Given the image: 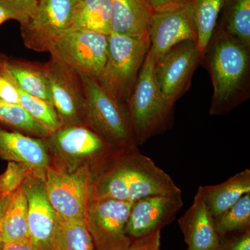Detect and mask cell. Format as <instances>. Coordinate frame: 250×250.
<instances>
[{"label": "cell", "mask_w": 250, "mask_h": 250, "mask_svg": "<svg viewBox=\"0 0 250 250\" xmlns=\"http://www.w3.org/2000/svg\"><path fill=\"white\" fill-rule=\"evenodd\" d=\"M213 221L220 238L250 228V192L243 195L231 208L213 218Z\"/></svg>", "instance_id": "obj_26"}, {"label": "cell", "mask_w": 250, "mask_h": 250, "mask_svg": "<svg viewBox=\"0 0 250 250\" xmlns=\"http://www.w3.org/2000/svg\"><path fill=\"white\" fill-rule=\"evenodd\" d=\"M45 140L0 128V157L28 166L34 174L43 177L49 164Z\"/></svg>", "instance_id": "obj_16"}, {"label": "cell", "mask_w": 250, "mask_h": 250, "mask_svg": "<svg viewBox=\"0 0 250 250\" xmlns=\"http://www.w3.org/2000/svg\"><path fill=\"white\" fill-rule=\"evenodd\" d=\"M150 48L149 35L130 36L111 32L107 54L97 82L118 101L127 104L135 83Z\"/></svg>", "instance_id": "obj_4"}, {"label": "cell", "mask_w": 250, "mask_h": 250, "mask_svg": "<svg viewBox=\"0 0 250 250\" xmlns=\"http://www.w3.org/2000/svg\"><path fill=\"white\" fill-rule=\"evenodd\" d=\"M10 20H14L18 22L20 21L19 17L14 11L3 3L0 2V25Z\"/></svg>", "instance_id": "obj_36"}, {"label": "cell", "mask_w": 250, "mask_h": 250, "mask_svg": "<svg viewBox=\"0 0 250 250\" xmlns=\"http://www.w3.org/2000/svg\"><path fill=\"white\" fill-rule=\"evenodd\" d=\"M111 32L130 36L148 35L154 14L147 0H110Z\"/></svg>", "instance_id": "obj_18"}, {"label": "cell", "mask_w": 250, "mask_h": 250, "mask_svg": "<svg viewBox=\"0 0 250 250\" xmlns=\"http://www.w3.org/2000/svg\"><path fill=\"white\" fill-rule=\"evenodd\" d=\"M197 192L203 198L210 214L216 218L250 192V170L246 169L217 185L200 187Z\"/></svg>", "instance_id": "obj_19"}, {"label": "cell", "mask_w": 250, "mask_h": 250, "mask_svg": "<svg viewBox=\"0 0 250 250\" xmlns=\"http://www.w3.org/2000/svg\"><path fill=\"white\" fill-rule=\"evenodd\" d=\"M31 173L34 172L24 164L9 161L6 170L0 176V195L11 196Z\"/></svg>", "instance_id": "obj_29"}, {"label": "cell", "mask_w": 250, "mask_h": 250, "mask_svg": "<svg viewBox=\"0 0 250 250\" xmlns=\"http://www.w3.org/2000/svg\"><path fill=\"white\" fill-rule=\"evenodd\" d=\"M184 205L182 193L152 195L133 203L126 232L131 239L152 234L173 221Z\"/></svg>", "instance_id": "obj_14"}, {"label": "cell", "mask_w": 250, "mask_h": 250, "mask_svg": "<svg viewBox=\"0 0 250 250\" xmlns=\"http://www.w3.org/2000/svg\"><path fill=\"white\" fill-rule=\"evenodd\" d=\"M93 182L89 164L69 171L47 167L44 176L46 195L61 220L86 219Z\"/></svg>", "instance_id": "obj_7"}, {"label": "cell", "mask_w": 250, "mask_h": 250, "mask_svg": "<svg viewBox=\"0 0 250 250\" xmlns=\"http://www.w3.org/2000/svg\"><path fill=\"white\" fill-rule=\"evenodd\" d=\"M0 250H42L30 238L15 243H5Z\"/></svg>", "instance_id": "obj_35"}, {"label": "cell", "mask_w": 250, "mask_h": 250, "mask_svg": "<svg viewBox=\"0 0 250 250\" xmlns=\"http://www.w3.org/2000/svg\"><path fill=\"white\" fill-rule=\"evenodd\" d=\"M217 26L250 48V0H225Z\"/></svg>", "instance_id": "obj_23"}, {"label": "cell", "mask_w": 250, "mask_h": 250, "mask_svg": "<svg viewBox=\"0 0 250 250\" xmlns=\"http://www.w3.org/2000/svg\"><path fill=\"white\" fill-rule=\"evenodd\" d=\"M110 0H80L72 29L94 31L108 36L111 33Z\"/></svg>", "instance_id": "obj_21"}, {"label": "cell", "mask_w": 250, "mask_h": 250, "mask_svg": "<svg viewBox=\"0 0 250 250\" xmlns=\"http://www.w3.org/2000/svg\"><path fill=\"white\" fill-rule=\"evenodd\" d=\"M153 12H164L184 7L190 4L191 0H147Z\"/></svg>", "instance_id": "obj_34"}, {"label": "cell", "mask_w": 250, "mask_h": 250, "mask_svg": "<svg viewBox=\"0 0 250 250\" xmlns=\"http://www.w3.org/2000/svg\"><path fill=\"white\" fill-rule=\"evenodd\" d=\"M150 48L156 62L174 46L187 41H197L190 4L179 9L154 13L148 29Z\"/></svg>", "instance_id": "obj_15"}, {"label": "cell", "mask_w": 250, "mask_h": 250, "mask_svg": "<svg viewBox=\"0 0 250 250\" xmlns=\"http://www.w3.org/2000/svg\"><path fill=\"white\" fill-rule=\"evenodd\" d=\"M225 0H191L190 3L192 18L197 32V45L205 53L214 34L218 18Z\"/></svg>", "instance_id": "obj_24"}, {"label": "cell", "mask_w": 250, "mask_h": 250, "mask_svg": "<svg viewBox=\"0 0 250 250\" xmlns=\"http://www.w3.org/2000/svg\"><path fill=\"white\" fill-rule=\"evenodd\" d=\"M132 202L90 199L86 225L96 250H125L132 242L126 232Z\"/></svg>", "instance_id": "obj_10"}, {"label": "cell", "mask_w": 250, "mask_h": 250, "mask_svg": "<svg viewBox=\"0 0 250 250\" xmlns=\"http://www.w3.org/2000/svg\"><path fill=\"white\" fill-rule=\"evenodd\" d=\"M81 77L85 94V125L120 149L137 148L127 104L109 95L96 80Z\"/></svg>", "instance_id": "obj_5"}, {"label": "cell", "mask_w": 250, "mask_h": 250, "mask_svg": "<svg viewBox=\"0 0 250 250\" xmlns=\"http://www.w3.org/2000/svg\"><path fill=\"white\" fill-rule=\"evenodd\" d=\"M29 238L27 201L21 187L11 195L3 217L2 241L5 244Z\"/></svg>", "instance_id": "obj_22"}, {"label": "cell", "mask_w": 250, "mask_h": 250, "mask_svg": "<svg viewBox=\"0 0 250 250\" xmlns=\"http://www.w3.org/2000/svg\"><path fill=\"white\" fill-rule=\"evenodd\" d=\"M44 140L47 147L67 164H89L91 169L94 166L98 170L99 177L111 167L123 149L108 142L87 125L62 126Z\"/></svg>", "instance_id": "obj_6"}, {"label": "cell", "mask_w": 250, "mask_h": 250, "mask_svg": "<svg viewBox=\"0 0 250 250\" xmlns=\"http://www.w3.org/2000/svg\"><path fill=\"white\" fill-rule=\"evenodd\" d=\"M19 89L20 105L38 123L48 130L51 134L62 127L57 112L53 105Z\"/></svg>", "instance_id": "obj_28"}, {"label": "cell", "mask_w": 250, "mask_h": 250, "mask_svg": "<svg viewBox=\"0 0 250 250\" xmlns=\"http://www.w3.org/2000/svg\"><path fill=\"white\" fill-rule=\"evenodd\" d=\"M19 17L20 24L25 22L35 12L38 0H0Z\"/></svg>", "instance_id": "obj_32"}, {"label": "cell", "mask_w": 250, "mask_h": 250, "mask_svg": "<svg viewBox=\"0 0 250 250\" xmlns=\"http://www.w3.org/2000/svg\"><path fill=\"white\" fill-rule=\"evenodd\" d=\"M178 223L188 245L187 250L218 249L220 237L213 217L198 192L190 208L179 219Z\"/></svg>", "instance_id": "obj_17"}, {"label": "cell", "mask_w": 250, "mask_h": 250, "mask_svg": "<svg viewBox=\"0 0 250 250\" xmlns=\"http://www.w3.org/2000/svg\"><path fill=\"white\" fill-rule=\"evenodd\" d=\"M161 231L152 234L133 239L130 246L125 250H161Z\"/></svg>", "instance_id": "obj_33"}, {"label": "cell", "mask_w": 250, "mask_h": 250, "mask_svg": "<svg viewBox=\"0 0 250 250\" xmlns=\"http://www.w3.org/2000/svg\"><path fill=\"white\" fill-rule=\"evenodd\" d=\"M21 187L27 198L30 239L42 250H54L60 219L47 199L43 177L31 173Z\"/></svg>", "instance_id": "obj_13"}, {"label": "cell", "mask_w": 250, "mask_h": 250, "mask_svg": "<svg viewBox=\"0 0 250 250\" xmlns=\"http://www.w3.org/2000/svg\"><path fill=\"white\" fill-rule=\"evenodd\" d=\"M217 250H250V228L220 237Z\"/></svg>", "instance_id": "obj_31"}, {"label": "cell", "mask_w": 250, "mask_h": 250, "mask_svg": "<svg viewBox=\"0 0 250 250\" xmlns=\"http://www.w3.org/2000/svg\"><path fill=\"white\" fill-rule=\"evenodd\" d=\"M45 65L52 105L62 126L86 125L85 90L80 74L52 57Z\"/></svg>", "instance_id": "obj_12"}, {"label": "cell", "mask_w": 250, "mask_h": 250, "mask_svg": "<svg viewBox=\"0 0 250 250\" xmlns=\"http://www.w3.org/2000/svg\"><path fill=\"white\" fill-rule=\"evenodd\" d=\"M202 57L197 42L187 41L174 46L156 62L158 86L172 107L190 88L194 73L202 65Z\"/></svg>", "instance_id": "obj_11"}, {"label": "cell", "mask_w": 250, "mask_h": 250, "mask_svg": "<svg viewBox=\"0 0 250 250\" xmlns=\"http://www.w3.org/2000/svg\"><path fill=\"white\" fill-rule=\"evenodd\" d=\"M211 79L210 116L228 114L250 98V48L217 26L202 57Z\"/></svg>", "instance_id": "obj_1"}, {"label": "cell", "mask_w": 250, "mask_h": 250, "mask_svg": "<svg viewBox=\"0 0 250 250\" xmlns=\"http://www.w3.org/2000/svg\"><path fill=\"white\" fill-rule=\"evenodd\" d=\"M18 85L4 65L0 67V100L5 103L20 104Z\"/></svg>", "instance_id": "obj_30"}, {"label": "cell", "mask_w": 250, "mask_h": 250, "mask_svg": "<svg viewBox=\"0 0 250 250\" xmlns=\"http://www.w3.org/2000/svg\"><path fill=\"white\" fill-rule=\"evenodd\" d=\"M108 36L71 29L54 42L51 57L81 75L98 80L107 54Z\"/></svg>", "instance_id": "obj_9"}, {"label": "cell", "mask_w": 250, "mask_h": 250, "mask_svg": "<svg viewBox=\"0 0 250 250\" xmlns=\"http://www.w3.org/2000/svg\"><path fill=\"white\" fill-rule=\"evenodd\" d=\"M11 196L2 197L0 195V250L4 243L2 241V220L5 211L9 205Z\"/></svg>", "instance_id": "obj_37"}, {"label": "cell", "mask_w": 250, "mask_h": 250, "mask_svg": "<svg viewBox=\"0 0 250 250\" xmlns=\"http://www.w3.org/2000/svg\"><path fill=\"white\" fill-rule=\"evenodd\" d=\"M0 123L45 139L50 136L48 130L34 121L20 104L0 100Z\"/></svg>", "instance_id": "obj_27"}, {"label": "cell", "mask_w": 250, "mask_h": 250, "mask_svg": "<svg viewBox=\"0 0 250 250\" xmlns=\"http://www.w3.org/2000/svg\"><path fill=\"white\" fill-rule=\"evenodd\" d=\"M54 250H96L85 220H60Z\"/></svg>", "instance_id": "obj_25"}, {"label": "cell", "mask_w": 250, "mask_h": 250, "mask_svg": "<svg viewBox=\"0 0 250 250\" xmlns=\"http://www.w3.org/2000/svg\"><path fill=\"white\" fill-rule=\"evenodd\" d=\"M156 62L149 50L127 102L139 146L168 129L172 123L174 107L166 102L158 86Z\"/></svg>", "instance_id": "obj_3"}, {"label": "cell", "mask_w": 250, "mask_h": 250, "mask_svg": "<svg viewBox=\"0 0 250 250\" xmlns=\"http://www.w3.org/2000/svg\"><path fill=\"white\" fill-rule=\"evenodd\" d=\"M182 193L170 176L137 148L122 149L111 167L92 182L89 198L134 202L157 195Z\"/></svg>", "instance_id": "obj_2"}, {"label": "cell", "mask_w": 250, "mask_h": 250, "mask_svg": "<svg viewBox=\"0 0 250 250\" xmlns=\"http://www.w3.org/2000/svg\"><path fill=\"white\" fill-rule=\"evenodd\" d=\"M80 0H38L35 12L21 24L23 43L38 52H49L54 42L72 28Z\"/></svg>", "instance_id": "obj_8"}, {"label": "cell", "mask_w": 250, "mask_h": 250, "mask_svg": "<svg viewBox=\"0 0 250 250\" xmlns=\"http://www.w3.org/2000/svg\"><path fill=\"white\" fill-rule=\"evenodd\" d=\"M8 59L7 56L3 54H0V67L3 66L6 62V59Z\"/></svg>", "instance_id": "obj_38"}, {"label": "cell", "mask_w": 250, "mask_h": 250, "mask_svg": "<svg viewBox=\"0 0 250 250\" xmlns=\"http://www.w3.org/2000/svg\"><path fill=\"white\" fill-rule=\"evenodd\" d=\"M4 66L21 90L52 104L45 63L8 57Z\"/></svg>", "instance_id": "obj_20"}]
</instances>
